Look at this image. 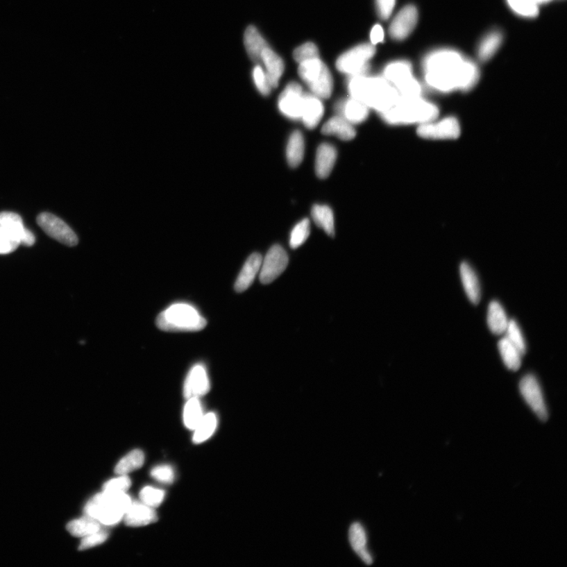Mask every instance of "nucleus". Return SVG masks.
Wrapping results in <instances>:
<instances>
[{"mask_svg":"<svg viewBox=\"0 0 567 567\" xmlns=\"http://www.w3.org/2000/svg\"><path fill=\"white\" fill-rule=\"evenodd\" d=\"M305 143L302 133L300 131L292 133L286 149L289 165L292 168L300 166L305 157Z\"/></svg>","mask_w":567,"mask_h":567,"instance_id":"28","label":"nucleus"},{"mask_svg":"<svg viewBox=\"0 0 567 567\" xmlns=\"http://www.w3.org/2000/svg\"><path fill=\"white\" fill-rule=\"evenodd\" d=\"M502 40V34L499 32H493L487 35L479 46L478 55L481 60L486 61L492 58L498 51Z\"/></svg>","mask_w":567,"mask_h":567,"instance_id":"35","label":"nucleus"},{"mask_svg":"<svg viewBox=\"0 0 567 567\" xmlns=\"http://www.w3.org/2000/svg\"><path fill=\"white\" fill-rule=\"evenodd\" d=\"M143 504L151 507H159L165 498L164 491L153 487H144L139 493Z\"/></svg>","mask_w":567,"mask_h":567,"instance_id":"39","label":"nucleus"},{"mask_svg":"<svg viewBox=\"0 0 567 567\" xmlns=\"http://www.w3.org/2000/svg\"><path fill=\"white\" fill-rule=\"evenodd\" d=\"M108 533L107 531L99 530L94 534L85 536V539L81 541L79 546V550H86L93 547L101 545V543L106 541L108 539Z\"/></svg>","mask_w":567,"mask_h":567,"instance_id":"42","label":"nucleus"},{"mask_svg":"<svg viewBox=\"0 0 567 567\" xmlns=\"http://www.w3.org/2000/svg\"><path fill=\"white\" fill-rule=\"evenodd\" d=\"M459 121L455 117H446L441 119H432L420 125L417 128L418 135L426 139H454L460 136Z\"/></svg>","mask_w":567,"mask_h":567,"instance_id":"8","label":"nucleus"},{"mask_svg":"<svg viewBox=\"0 0 567 567\" xmlns=\"http://www.w3.org/2000/svg\"><path fill=\"white\" fill-rule=\"evenodd\" d=\"M460 276L462 282L467 296L473 305H478L481 300L480 284L475 271L467 262H462L460 265Z\"/></svg>","mask_w":567,"mask_h":567,"instance_id":"24","label":"nucleus"},{"mask_svg":"<svg viewBox=\"0 0 567 567\" xmlns=\"http://www.w3.org/2000/svg\"><path fill=\"white\" fill-rule=\"evenodd\" d=\"M208 321L194 307L176 303L160 314L158 328L166 332H196L205 328Z\"/></svg>","mask_w":567,"mask_h":567,"instance_id":"5","label":"nucleus"},{"mask_svg":"<svg viewBox=\"0 0 567 567\" xmlns=\"http://www.w3.org/2000/svg\"><path fill=\"white\" fill-rule=\"evenodd\" d=\"M336 110L339 115L353 126L365 121L370 114V108L365 103L353 97L339 102Z\"/></svg>","mask_w":567,"mask_h":567,"instance_id":"16","label":"nucleus"},{"mask_svg":"<svg viewBox=\"0 0 567 567\" xmlns=\"http://www.w3.org/2000/svg\"><path fill=\"white\" fill-rule=\"evenodd\" d=\"M218 419L214 413L203 415L201 423L195 429V434L192 441L196 444L206 441L212 437L217 428Z\"/></svg>","mask_w":567,"mask_h":567,"instance_id":"33","label":"nucleus"},{"mask_svg":"<svg viewBox=\"0 0 567 567\" xmlns=\"http://www.w3.org/2000/svg\"><path fill=\"white\" fill-rule=\"evenodd\" d=\"M348 87L350 96L365 103L368 108L375 110L379 114L393 107L400 98L396 87L383 77L350 76Z\"/></svg>","mask_w":567,"mask_h":567,"instance_id":"2","label":"nucleus"},{"mask_svg":"<svg viewBox=\"0 0 567 567\" xmlns=\"http://www.w3.org/2000/svg\"><path fill=\"white\" fill-rule=\"evenodd\" d=\"M489 328L495 335L505 333L508 325V320L505 309L498 301H492L488 309Z\"/></svg>","mask_w":567,"mask_h":567,"instance_id":"27","label":"nucleus"},{"mask_svg":"<svg viewBox=\"0 0 567 567\" xmlns=\"http://www.w3.org/2000/svg\"><path fill=\"white\" fill-rule=\"evenodd\" d=\"M203 417L202 407L198 398H190L184 409V423L187 428L195 430Z\"/></svg>","mask_w":567,"mask_h":567,"instance_id":"34","label":"nucleus"},{"mask_svg":"<svg viewBox=\"0 0 567 567\" xmlns=\"http://www.w3.org/2000/svg\"><path fill=\"white\" fill-rule=\"evenodd\" d=\"M19 244L13 241L0 227V254H8L15 251Z\"/></svg>","mask_w":567,"mask_h":567,"instance_id":"45","label":"nucleus"},{"mask_svg":"<svg viewBox=\"0 0 567 567\" xmlns=\"http://www.w3.org/2000/svg\"><path fill=\"white\" fill-rule=\"evenodd\" d=\"M151 476L158 482L168 484H172L175 478L174 469L171 466L168 465L155 466L151 471Z\"/></svg>","mask_w":567,"mask_h":567,"instance_id":"43","label":"nucleus"},{"mask_svg":"<svg viewBox=\"0 0 567 567\" xmlns=\"http://www.w3.org/2000/svg\"><path fill=\"white\" fill-rule=\"evenodd\" d=\"M375 52L372 44L356 46L338 58L337 68L339 71L350 76L366 75L370 69L368 62Z\"/></svg>","mask_w":567,"mask_h":567,"instance_id":"7","label":"nucleus"},{"mask_svg":"<svg viewBox=\"0 0 567 567\" xmlns=\"http://www.w3.org/2000/svg\"><path fill=\"white\" fill-rule=\"evenodd\" d=\"M0 227L17 244L31 246L35 242L33 232L26 229L19 214L13 212L0 213Z\"/></svg>","mask_w":567,"mask_h":567,"instance_id":"13","label":"nucleus"},{"mask_svg":"<svg viewBox=\"0 0 567 567\" xmlns=\"http://www.w3.org/2000/svg\"><path fill=\"white\" fill-rule=\"evenodd\" d=\"M125 523L131 527H140L157 521L158 517L153 507L139 502H132L127 510Z\"/></svg>","mask_w":567,"mask_h":567,"instance_id":"18","label":"nucleus"},{"mask_svg":"<svg viewBox=\"0 0 567 567\" xmlns=\"http://www.w3.org/2000/svg\"><path fill=\"white\" fill-rule=\"evenodd\" d=\"M323 115L324 107L321 99L313 94L305 93L301 119L303 124L309 130H312L318 126Z\"/></svg>","mask_w":567,"mask_h":567,"instance_id":"17","label":"nucleus"},{"mask_svg":"<svg viewBox=\"0 0 567 567\" xmlns=\"http://www.w3.org/2000/svg\"><path fill=\"white\" fill-rule=\"evenodd\" d=\"M424 69L426 83L432 89L443 92L469 90L479 78L475 64L452 50H441L430 54L425 58Z\"/></svg>","mask_w":567,"mask_h":567,"instance_id":"1","label":"nucleus"},{"mask_svg":"<svg viewBox=\"0 0 567 567\" xmlns=\"http://www.w3.org/2000/svg\"><path fill=\"white\" fill-rule=\"evenodd\" d=\"M337 158V151L335 146L327 143L319 146L315 160V171L319 178L323 179L330 176Z\"/></svg>","mask_w":567,"mask_h":567,"instance_id":"21","label":"nucleus"},{"mask_svg":"<svg viewBox=\"0 0 567 567\" xmlns=\"http://www.w3.org/2000/svg\"><path fill=\"white\" fill-rule=\"evenodd\" d=\"M101 530V524L97 520L85 517L74 520L67 525V530L74 536H86Z\"/></svg>","mask_w":567,"mask_h":567,"instance_id":"32","label":"nucleus"},{"mask_svg":"<svg viewBox=\"0 0 567 567\" xmlns=\"http://www.w3.org/2000/svg\"><path fill=\"white\" fill-rule=\"evenodd\" d=\"M298 73L313 95L320 99H328L331 96L333 90L332 74L319 58L301 62Z\"/></svg>","mask_w":567,"mask_h":567,"instance_id":"6","label":"nucleus"},{"mask_svg":"<svg viewBox=\"0 0 567 567\" xmlns=\"http://www.w3.org/2000/svg\"><path fill=\"white\" fill-rule=\"evenodd\" d=\"M510 7L517 14L524 17H535L539 15L537 0H507Z\"/></svg>","mask_w":567,"mask_h":567,"instance_id":"37","label":"nucleus"},{"mask_svg":"<svg viewBox=\"0 0 567 567\" xmlns=\"http://www.w3.org/2000/svg\"><path fill=\"white\" fill-rule=\"evenodd\" d=\"M261 61L264 63L266 69L265 73L269 84L271 87H278L280 78H282L285 69L282 58L268 46L262 52Z\"/></svg>","mask_w":567,"mask_h":567,"instance_id":"19","label":"nucleus"},{"mask_svg":"<svg viewBox=\"0 0 567 567\" xmlns=\"http://www.w3.org/2000/svg\"><path fill=\"white\" fill-rule=\"evenodd\" d=\"M244 44L251 60L255 62H261V55L268 44L262 35L253 26H250L244 33Z\"/></svg>","mask_w":567,"mask_h":567,"instance_id":"26","label":"nucleus"},{"mask_svg":"<svg viewBox=\"0 0 567 567\" xmlns=\"http://www.w3.org/2000/svg\"><path fill=\"white\" fill-rule=\"evenodd\" d=\"M262 258L260 254L254 253L248 257L236 280L235 290L237 292L246 291L253 283L257 274L260 271Z\"/></svg>","mask_w":567,"mask_h":567,"instance_id":"20","label":"nucleus"},{"mask_svg":"<svg viewBox=\"0 0 567 567\" xmlns=\"http://www.w3.org/2000/svg\"><path fill=\"white\" fill-rule=\"evenodd\" d=\"M126 493L103 492L93 498L85 508L86 516L97 520L101 525L118 524L132 504Z\"/></svg>","mask_w":567,"mask_h":567,"instance_id":"4","label":"nucleus"},{"mask_svg":"<svg viewBox=\"0 0 567 567\" xmlns=\"http://www.w3.org/2000/svg\"><path fill=\"white\" fill-rule=\"evenodd\" d=\"M313 220L327 235H335V215L330 208L325 205H314L312 210Z\"/></svg>","mask_w":567,"mask_h":567,"instance_id":"30","label":"nucleus"},{"mask_svg":"<svg viewBox=\"0 0 567 567\" xmlns=\"http://www.w3.org/2000/svg\"><path fill=\"white\" fill-rule=\"evenodd\" d=\"M131 486L130 478L126 475L111 479L103 485V492L110 493H126V491Z\"/></svg>","mask_w":567,"mask_h":567,"instance_id":"40","label":"nucleus"},{"mask_svg":"<svg viewBox=\"0 0 567 567\" xmlns=\"http://www.w3.org/2000/svg\"><path fill=\"white\" fill-rule=\"evenodd\" d=\"M418 13L413 5L406 6L394 17L389 27V34L397 40L407 38L416 26Z\"/></svg>","mask_w":567,"mask_h":567,"instance_id":"14","label":"nucleus"},{"mask_svg":"<svg viewBox=\"0 0 567 567\" xmlns=\"http://www.w3.org/2000/svg\"><path fill=\"white\" fill-rule=\"evenodd\" d=\"M323 133L346 142L353 139L356 135L354 126L340 115L332 117L327 121L323 127Z\"/></svg>","mask_w":567,"mask_h":567,"instance_id":"25","label":"nucleus"},{"mask_svg":"<svg viewBox=\"0 0 567 567\" xmlns=\"http://www.w3.org/2000/svg\"><path fill=\"white\" fill-rule=\"evenodd\" d=\"M253 79L257 90L260 91L262 95L268 96L270 94L272 87L269 84L264 70L260 65L254 68Z\"/></svg>","mask_w":567,"mask_h":567,"instance_id":"44","label":"nucleus"},{"mask_svg":"<svg viewBox=\"0 0 567 567\" xmlns=\"http://www.w3.org/2000/svg\"><path fill=\"white\" fill-rule=\"evenodd\" d=\"M498 347L502 361L508 369L518 371L521 367L523 356L518 349L506 337L501 339Z\"/></svg>","mask_w":567,"mask_h":567,"instance_id":"29","label":"nucleus"},{"mask_svg":"<svg viewBox=\"0 0 567 567\" xmlns=\"http://www.w3.org/2000/svg\"><path fill=\"white\" fill-rule=\"evenodd\" d=\"M289 264V256L280 245H273L269 250L260 268V280L267 285L273 282L285 271Z\"/></svg>","mask_w":567,"mask_h":567,"instance_id":"10","label":"nucleus"},{"mask_svg":"<svg viewBox=\"0 0 567 567\" xmlns=\"http://www.w3.org/2000/svg\"><path fill=\"white\" fill-rule=\"evenodd\" d=\"M294 57L297 62L301 63L313 60V58H319V52L316 45L308 42L298 46L294 52Z\"/></svg>","mask_w":567,"mask_h":567,"instance_id":"41","label":"nucleus"},{"mask_svg":"<svg viewBox=\"0 0 567 567\" xmlns=\"http://www.w3.org/2000/svg\"><path fill=\"white\" fill-rule=\"evenodd\" d=\"M378 12L382 19L387 20L393 13L396 0H376Z\"/></svg>","mask_w":567,"mask_h":567,"instance_id":"46","label":"nucleus"},{"mask_svg":"<svg viewBox=\"0 0 567 567\" xmlns=\"http://www.w3.org/2000/svg\"><path fill=\"white\" fill-rule=\"evenodd\" d=\"M383 78L397 89L414 78L411 63L406 61L390 63L384 70Z\"/></svg>","mask_w":567,"mask_h":567,"instance_id":"23","label":"nucleus"},{"mask_svg":"<svg viewBox=\"0 0 567 567\" xmlns=\"http://www.w3.org/2000/svg\"><path fill=\"white\" fill-rule=\"evenodd\" d=\"M380 115L389 125L418 126L436 119L439 115V109L422 96L400 97L393 107Z\"/></svg>","mask_w":567,"mask_h":567,"instance_id":"3","label":"nucleus"},{"mask_svg":"<svg viewBox=\"0 0 567 567\" xmlns=\"http://www.w3.org/2000/svg\"><path fill=\"white\" fill-rule=\"evenodd\" d=\"M349 541L353 550L367 565L373 564V558L367 550V536L366 530L359 523H355L349 529Z\"/></svg>","mask_w":567,"mask_h":567,"instance_id":"22","label":"nucleus"},{"mask_svg":"<svg viewBox=\"0 0 567 567\" xmlns=\"http://www.w3.org/2000/svg\"><path fill=\"white\" fill-rule=\"evenodd\" d=\"M144 464V454L139 449L127 454L115 466V473L119 475H126L127 473L137 471Z\"/></svg>","mask_w":567,"mask_h":567,"instance_id":"31","label":"nucleus"},{"mask_svg":"<svg viewBox=\"0 0 567 567\" xmlns=\"http://www.w3.org/2000/svg\"><path fill=\"white\" fill-rule=\"evenodd\" d=\"M506 337L516 346L523 355L526 353V344L521 330L516 320L508 321Z\"/></svg>","mask_w":567,"mask_h":567,"instance_id":"38","label":"nucleus"},{"mask_svg":"<svg viewBox=\"0 0 567 567\" xmlns=\"http://www.w3.org/2000/svg\"><path fill=\"white\" fill-rule=\"evenodd\" d=\"M311 232V224L308 219H303L292 230L290 236V246L296 249L301 246L310 236Z\"/></svg>","mask_w":567,"mask_h":567,"instance_id":"36","label":"nucleus"},{"mask_svg":"<svg viewBox=\"0 0 567 567\" xmlns=\"http://www.w3.org/2000/svg\"><path fill=\"white\" fill-rule=\"evenodd\" d=\"M537 1H539V3H545V2L550 1V0H537Z\"/></svg>","mask_w":567,"mask_h":567,"instance_id":"48","label":"nucleus"},{"mask_svg":"<svg viewBox=\"0 0 567 567\" xmlns=\"http://www.w3.org/2000/svg\"><path fill=\"white\" fill-rule=\"evenodd\" d=\"M303 96H305V92L299 84L289 83L286 86L278 99V108L280 112L289 119L300 120Z\"/></svg>","mask_w":567,"mask_h":567,"instance_id":"12","label":"nucleus"},{"mask_svg":"<svg viewBox=\"0 0 567 567\" xmlns=\"http://www.w3.org/2000/svg\"><path fill=\"white\" fill-rule=\"evenodd\" d=\"M210 390V382L208 373L202 365H196L190 371L187 377L184 387V395L186 399L200 398L206 395Z\"/></svg>","mask_w":567,"mask_h":567,"instance_id":"15","label":"nucleus"},{"mask_svg":"<svg viewBox=\"0 0 567 567\" xmlns=\"http://www.w3.org/2000/svg\"><path fill=\"white\" fill-rule=\"evenodd\" d=\"M519 389L524 400L536 416L541 421H546L548 418L547 407L537 379L532 374L525 375L520 382Z\"/></svg>","mask_w":567,"mask_h":567,"instance_id":"11","label":"nucleus"},{"mask_svg":"<svg viewBox=\"0 0 567 567\" xmlns=\"http://www.w3.org/2000/svg\"><path fill=\"white\" fill-rule=\"evenodd\" d=\"M37 223L46 235L67 246L74 247L78 243V238L71 228L54 214H40Z\"/></svg>","mask_w":567,"mask_h":567,"instance_id":"9","label":"nucleus"},{"mask_svg":"<svg viewBox=\"0 0 567 567\" xmlns=\"http://www.w3.org/2000/svg\"><path fill=\"white\" fill-rule=\"evenodd\" d=\"M384 33L383 28L380 25L374 26L371 33V40L373 45L383 42Z\"/></svg>","mask_w":567,"mask_h":567,"instance_id":"47","label":"nucleus"}]
</instances>
